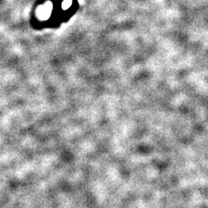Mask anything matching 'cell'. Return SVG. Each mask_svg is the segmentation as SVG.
<instances>
[{"instance_id":"6da1fadb","label":"cell","mask_w":208,"mask_h":208,"mask_svg":"<svg viewBox=\"0 0 208 208\" xmlns=\"http://www.w3.org/2000/svg\"><path fill=\"white\" fill-rule=\"evenodd\" d=\"M71 5V0H65L64 2H63V7H64L65 9H67V8H69V6Z\"/></svg>"}]
</instances>
